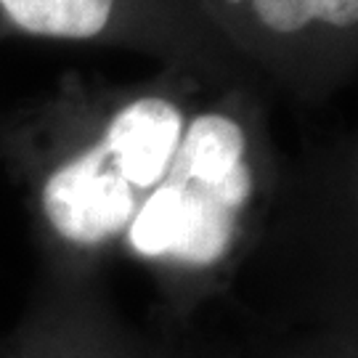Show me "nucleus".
<instances>
[{
	"mask_svg": "<svg viewBox=\"0 0 358 358\" xmlns=\"http://www.w3.org/2000/svg\"><path fill=\"white\" fill-rule=\"evenodd\" d=\"M268 103L226 66L173 62L128 83L72 72L0 122V154L64 276L122 260L194 308L226 289L279 196Z\"/></svg>",
	"mask_w": 358,
	"mask_h": 358,
	"instance_id": "f257e3e1",
	"label": "nucleus"
},
{
	"mask_svg": "<svg viewBox=\"0 0 358 358\" xmlns=\"http://www.w3.org/2000/svg\"><path fill=\"white\" fill-rule=\"evenodd\" d=\"M268 93L319 103L345 88L358 59V0H194Z\"/></svg>",
	"mask_w": 358,
	"mask_h": 358,
	"instance_id": "f03ea898",
	"label": "nucleus"
},
{
	"mask_svg": "<svg viewBox=\"0 0 358 358\" xmlns=\"http://www.w3.org/2000/svg\"><path fill=\"white\" fill-rule=\"evenodd\" d=\"M0 29L48 43L120 48L159 64L194 62L252 75L194 0H0Z\"/></svg>",
	"mask_w": 358,
	"mask_h": 358,
	"instance_id": "7ed1b4c3",
	"label": "nucleus"
},
{
	"mask_svg": "<svg viewBox=\"0 0 358 358\" xmlns=\"http://www.w3.org/2000/svg\"><path fill=\"white\" fill-rule=\"evenodd\" d=\"M22 358H125L120 340L93 310L83 279L64 276V287L22 340Z\"/></svg>",
	"mask_w": 358,
	"mask_h": 358,
	"instance_id": "20e7f679",
	"label": "nucleus"
}]
</instances>
